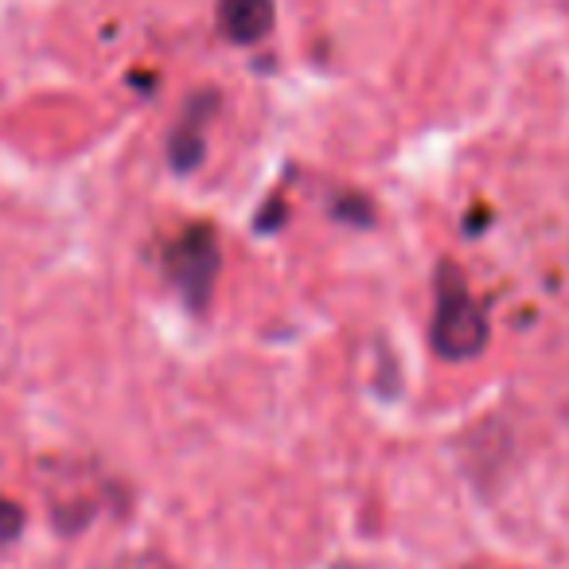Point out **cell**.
Segmentation results:
<instances>
[{
  "mask_svg": "<svg viewBox=\"0 0 569 569\" xmlns=\"http://www.w3.org/2000/svg\"><path fill=\"white\" fill-rule=\"evenodd\" d=\"M219 17L230 40L253 43L273 28V0H222Z\"/></svg>",
  "mask_w": 569,
  "mask_h": 569,
  "instance_id": "obj_2",
  "label": "cell"
},
{
  "mask_svg": "<svg viewBox=\"0 0 569 569\" xmlns=\"http://www.w3.org/2000/svg\"><path fill=\"white\" fill-rule=\"evenodd\" d=\"M488 328L476 309V301L468 297V289L452 273H445L441 297H437V320H433V343L441 356L449 359H468L483 348Z\"/></svg>",
  "mask_w": 569,
  "mask_h": 569,
  "instance_id": "obj_1",
  "label": "cell"
}]
</instances>
